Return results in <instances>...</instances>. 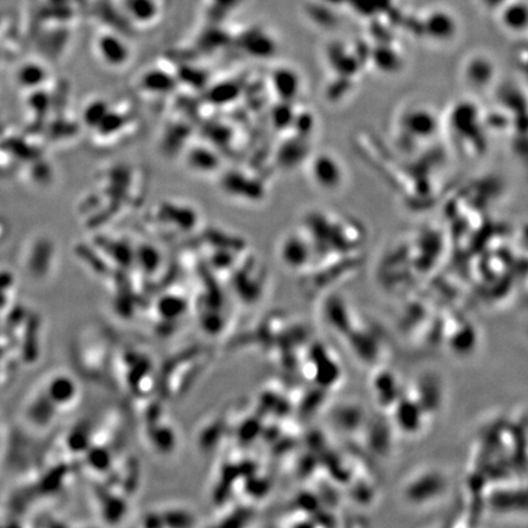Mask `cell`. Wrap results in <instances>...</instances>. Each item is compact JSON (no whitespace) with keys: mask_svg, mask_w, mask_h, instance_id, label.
Returning a JSON list of instances; mask_svg holds the SVG:
<instances>
[{"mask_svg":"<svg viewBox=\"0 0 528 528\" xmlns=\"http://www.w3.org/2000/svg\"><path fill=\"white\" fill-rule=\"evenodd\" d=\"M141 86L150 92L165 93L173 86V80L159 70H152L143 75L141 80Z\"/></svg>","mask_w":528,"mask_h":528,"instance_id":"cell-10","label":"cell"},{"mask_svg":"<svg viewBox=\"0 0 528 528\" xmlns=\"http://www.w3.org/2000/svg\"><path fill=\"white\" fill-rule=\"evenodd\" d=\"M190 168L199 173H211L215 170V165L218 164V159L206 148H196L190 153Z\"/></svg>","mask_w":528,"mask_h":528,"instance_id":"cell-11","label":"cell"},{"mask_svg":"<svg viewBox=\"0 0 528 528\" xmlns=\"http://www.w3.org/2000/svg\"><path fill=\"white\" fill-rule=\"evenodd\" d=\"M455 20L445 11L431 13L426 22V32L433 41L445 42L450 41L456 34Z\"/></svg>","mask_w":528,"mask_h":528,"instance_id":"cell-7","label":"cell"},{"mask_svg":"<svg viewBox=\"0 0 528 528\" xmlns=\"http://www.w3.org/2000/svg\"><path fill=\"white\" fill-rule=\"evenodd\" d=\"M271 87L276 97L283 102L295 101L302 86V78L299 73L291 68H278L271 76Z\"/></svg>","mask_w":528,"mask_h":528,"instance_id":"cell-5","label":"cell"},{"mask_svg":"<svg viewBox=\"0 0 528 528\" xmlns=\"http://www.w3.org/2000/svg\"><path fill=\"white\" fill-rule=\"evenodd\" d=\"M127 10L136 21L148 22L158 14V8L153 0H129Z\"/></svg>","mask_w":528,"mask_h":528,"instance_id":"cell-12","label":"cell"},{"mask_svg":"<svg viewBox=\"0 0 528 528\" xmlns=\"http://www.w3.org/2000/svg\"><path fill=\"white\" fill-rule=\"evenodd\" d=\"M497 69L490 58L485 55H473L464 65V78L473 90H485L493 83Z\"/></svg>","mask_w":528,"mask_h":528,"instance_id":"cell-4","label":"cell"},{"mask_svg":"<svg viewBox=\"0 0 528 528\" xmlns=\"http://www.w3.org/2000/svg\"><path fill=\"white\" fill-rule=\"evenodd\" d=\"M310 256V246L300 234H289L283 238L280 245V257L286 266L291 268L305 266Z\"/></svg>","mask_w":528,"mask_h":528,"instance_id":"cell-6","label":"cell"},{"mask_svg":"<svg viewBox=\"0 0 528 528\" xmlns=\"http://www.w3.org/2000/svg\"><path fill=\"white\" fill-rule=\"evenodd\" d=\"M501 21L506 29L514 32L524 31L527 24V10L525 4L515 3L506 6L501 16Z\"/></svg>","mask_w":528,"mask_h":528,"instance_id":"cell-9","label":"cell"},{"mask_svg":"<svg viewBox=\"0 0 528 528\" xmlns=\"http://www.w3.org/2000/svg\"><path fill=\"white\" fill-rule=\"evenodd\" d=\"M310 175L317 187L331 192L344 184V165L333 153L320 152L311 159Z\"/></svg>","mask_w":528,"mask_h":528,"instance_id":"cell-1","label":"cell"},{"mask_svg":"<svg viewBox=\"0 0 528 528\" xmlns=\"http://www.w3.org/2000/svg\"><path fill=\"white\" fill-rule=\"evenodd\" d=\"M96 53L98 59L110 69L124 68L131 58L127 41L112 34L99 36L96 41Z\"/></svg>","mask_w":528,"mask_h":528,"instance_id":"cell-3","label":"cell"},{"mask_svg":"<svg viewBox=\"0 0 528 528\" xmlns=\"http://www.w3.org/2000/svg\"><path fill=\"white\" fill-rule=\"evenodd\" d=\"M439 127L436 113L426 106H415L401 117V129L408 140H428L434 136Z\"/></svg>","mask_w":528,"mask_h":528,"instance_id":"cell-2","label":"cell"},{"mask_svg":"<svg viewBox=\"0 0 528 528\" xmlns=\"http://www.w3.org/2000/svg\"><path fill=\"white\" fill-rule=\"evenodd\" d=\"M110 112L108 103L104 99L97 98L90 101L83 108V119L85 124L90 129L97 130L98 127L102 124L103 120L106 119L108 113Z\"/></svg>","mask_w":528,"mask_h":528,"instance_id":"cell-8","label":"cell"}]
</instances>
